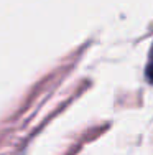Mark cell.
Wrapping results in <instances>:
<instances>
[{"mask_svg":"<svg viewBox=\"0 0 153 155\" xmlns=\"http://www.w3.org/2000/svg\"><path fill=\"white\" fill-rule=\"evenodd\" d=\"M147 78L150 83H153V46L150 51V56H148V64H147Z\"/></svg>","mask_w":153,"mask_h":155,"instance_id":"6da1fadb","label":"cell"}]
</instances>
